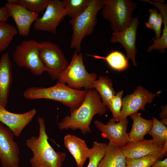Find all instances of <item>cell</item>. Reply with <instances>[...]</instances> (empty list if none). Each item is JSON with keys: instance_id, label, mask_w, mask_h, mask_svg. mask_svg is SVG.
<instances>
[{"instance_id": "cell-36", "label": "cell", "mask_w": 167, "mask_h": 167, "mask_svg": "<svg viewBox=\"0 0 167 167\" xmlns=\"http://www.w3.org/2000/svg\"><path fill=\"white\" fill-rule=\"evenodd\" d=\"M167 151V141H166L164 144V148L162 150L161 153L158 155L159 157L162 159L164 155L166 154Z\"/></svg>"}, {"instance_id": "cell-22", "label": "cell", "mask_w": 167, "mask_h": 167, "mask_svg": "<svg viewBox=\"0 0 167 167\" xmlns=\"http://www.w3.org/2000/svg\"><path fill=\"white\" fill-rule=\"evenodd\" d=\"M93 87L98 92L102 102L109 109L111 101L116 94L111 79L108 76L100 75L97 79L94 81Z\"/></svg>"}, {"instance_id": "cell-30", "label": "cell", "mask_w": 167, "mask_h": 167, "mask_svg": "<svg viewBox=\"0 0 167 167\" xmlns=\"http://www.w3.org/2000/svg\"><path fill=\"white\" fill-rule=\"evenodd\" d=\"M123 90L118 92L112 98L109 109L111 112L113 118L116 122L118 119L122 105V95Z\"/></svg>"}, {"instance_id": "cell-18", "label": "cell", "mask_w": 167, "mask_h": 167, "mask_svg": "<svg viewBox=\"0 0 167 167\" xmlns=\"http://www.w3.org/2000/svg\"><path fill=\"white\" fill-rule=\"evenodd\" d=\"M64 144L72 155L78 167H83L90 152L84 140L74 135L67 134L64 138Z\"/></svg>"}, {"instance_id": "cell-25", "label": "cell", "mask_w": 167, "mask_h": 167, "mask_svg": "<svg viewBox=\"0 0 167 167\" xmlns=\"http://www.w3.org/2000/svg\"><path fill=\"white\" fill-rule=\"evenodd\" d=\"M90 0H64L65 13L71 19L77 17L87 7Z\"/></svg>"}, {"instance_id": "cell-38", "label": "cell", "mask_w": 167, "mask_h": 167, "mask_svg": "<svg viewBox=\"0 0 167 167\" xmlns=\"http://www.w3.org/2000/svg\"><path fill=\"white\" fill-rule=\"evenodd\" d=\"M160 122L164 125H167V118L162 119Z\"/></svg>"}, {"instance_id": "cell-15", "label": "cell", "mask_w": 167, "mask_h": 167, "mask_svg": "<svg viewBox=\"0 0 167 167\" xmlns=\"http://www.w3.org/2000/svg\"><path fill=\"white\" fill-rule=\"evenodd\" d=\"M10 17L14 20L19 34L27 36L29 34L32 24L37 19L39 15L29 11L19 4H5Z\"/></svg>"}, {"instance_id": "cell-26", "label": "cell", "mask_w": 167, "mask_h": 167, "mask_svg": "<svg viewBox=\"0 0 167 167\" xmlns=\"http://www.w3.org/2000/svg\"><path fill=\"white\" fill-rule=\"evenodd\" d=\"M153 124L148 133L156 144L164 145L167 141V128L156 118H152Z\"/></svg>"}, {"instance_id": "cell-17", "label": "cell", "mask_w": 167, "mask_h": 167, "mask_svg": "<svg viewBox=\"0 0 167 167\" xmlns=\"http://www.w3.org/2000/svg\"><path fill=\"white\" fill-rule=\"evenodd\" d=\"M12 81L11 63L8 53L0 59V104L6 108Z\"/></svg>"}, {"instance_id": "cell-7", "label": "cell", "mask_w": 167, "mask_h": 167, "mask_svg": "<svg viewBox=\"0 0 167 167\" xmlns=\"http://www.w3.org/2000/svg\"><path fill=\"white\" fill-rule=\"evenodd\" d=\"M17 65L25 67L36 75H41L47 69L39 55V42L34 40L24 41L17 45L13 53Z\"/></svg>"}, {"instance_id": "cell-32", "label": "cell", "mask_w": 167, "mask_h": 167, "mask_svg": "<svg viewBox=\"0 0 167 167\" xmlns=\"http://www.w3.org/2000/svg\"><path fill=\"white\" fill-rule=\"evenodd\" d=\"M149 14L148 20L145 23V25L147 28L152 29L158 14L157 9L155 8L150 9Z\"/></svg>"}, {"instance_id": "cell-9", "label": "cell", "mask_w": 167, "mask_h": 167, "mask_svg": "<svg viewBox=\"0 0 167 167\" xmlns=\"http://www.w3.org/2000/svg\"><path fill=\"white\" fill-rule=\"evenodd\" d=\"M66 16L63 1L49 0L43 15L34 22V28L36 31L48 32L55 34L57 27Z\"/></svg>"}, {"instance_id": "cell-29", "label": "cell", "mask_w": 167, "mask_h": 167, "mask_svg": "<svg viewBox=\"0 0 167 167\" xmlns=\"http://www.w3.org/2000/svg\"><path fill=\"white\" fill-rule=\"evenodd\" d=\"M49 0H19V4L29 11L39 14L45 10Z\"/></svg>"}, {"instance_id": "cell-23", "label": "cell", "mask_w": 167, "mask_h": 167, "mask_svg": "<svg viewBox=\"0 0 167 167\" xmlns=\"http://www.w3.org/2000/svg\"><path fill=\"white\" fill-rule=\"evenodd\" d=\"M86 54L96 59L105 60L112 68L116 70L123 71L128 66V60L122 53L117 50L111 51L105 57L88 54Z\"/></svg>"}, {"instance_id": "cell-16", "label": "cell", "mask_w": 167, "mask_h": 167, "mask_svg": "<svg viewBox=\"0 0 167 167\" xmlns=\"http://www.w3.org/2000/svg\"><path fill=\"white\" fill-rule=\"evenodd\" d=\"M164 146L156 144L152 139H144L137 142H129L120 148L126 158H137L148 155H158Z\"/></svg>"}, {"instance_id": "cell-10", "label": "cell", "mask_w": 167, "mask_h": 167, "mask_svg": "<svg viewBox=\"0 0 167 167\" xmlns=\"http://www.w3.org/2000/svg\"><path fill=\"white\" fill-rule=\"evenodd\" d=\"M161 92L159 91L153 94L141 86H138L132 93L122 99V105L118 122L139 110L146 111V105L151 104L154 98Z\"/></svg>"}, {"instance_id": "cell-5", "label": "cell", "mask_w": 167, "mask_h": 167, "mask_svg": "<svg viewBox=\"0 0 167 167\" xmlns=\"http://www.w3.org/2000/svg\"><path fill=\"white\" fill-rule=\"evenodd\" d=\"M104 19L108 20L113 32L123 30L131 24L137 4L130 0H103Z\"/></svg>"}, {"instance_id": "cell-24", "label": "cell", "mask_w": 167, "mask_h": 167, "mask_svg": "<svg viewBox=\"0 0 167 167\" xmlns=\"http://www.w3.org/2000/svg\"><path fill=\"white\" fill-rule=\"evenodd\" d=\"M17 32L13 26L6 22H0V52L6 49Z\"/></svg>"}, {"instance_id": "cell-35", "label": "cell", "mask_w": 167, "mask_h": 167, "mask_svg": "<svg viewBox=\"0 0 167 167\" xmlns=\"http://www.w3.org/2000/svg\"><path fill=\"white\" fill-rule=\"evenodd\" d=\"M161 111L160 113V117L162 119L167 118V105L161 106Z\"/></svg>"}, {"instance_id": "cell-11", "label": "cell", "mask_w": 167, "mask_h": 167, "mask_svg": "<svg viewBox=\"0 0 167 167\" xmlns=\"http://www.w3.org/2000/svg\"><path fill=\"white\" fill-rule=\"evenodd\" d=\"M14 134L0 122V161L3 167H19V149L13 139Z\"/></svg>"}, {"instance_id": "cell-27", "label": "cell", "mask_w": 167, "mask_h": 167, "mask_svg": "<svg viewBox=\"0 0 167 167\" xmlns=\"http://www.w3.org/2000/svg\"><path fill=\"white\" fill-rule=\"evenodd\" d=\"M107 147V144L106 143L94 142L92 148L90 149L88 158L89 163L87 167H97L105 154Z\"/></svg>"}, {"instance_id": "cell-3", "label": "cell", "mask_w": 167, "mask_h": 167, "mask_svg": "<svg viewBox=\"0 0 167 167\" xmlns=\"http://www.w3.org/2000/svg\"><path fill=\"white\" fill-rule=\"evenodd\" d=\"M87 91L86 89H74L57 82L55 85L49 87L28 88L24 92L23 96L29 100L45 99L58 101L69 107L71 112L82 104Z\"/></svg>"}, {"instance_id": "cell-37", "label": "cell", "mask_w": 167, "mask_h": 167, "mask_svg": "<svg viewBox=\"0 0 167 167\" xmlns=\"http://www.w3.org/2000/svg\"><path fill=\"white\" fill-rule=\"evenodd\" d=\"M7 3L10 4H19V0H8Z\"/></svg>"}, {"instance_id": "cell-31", "label": "cell", "mask_w": 167, "mask_h": 167, "mask_svg": "<svg viewBox=\"0 0 167 167\" xmlns=\"http://www.w3.org/2000/svg\"><path fill=\"white\" fill-rule=\"evenodd\" d=\"M162 23H163V18L162 13L160 12L158 14L152 29L155 32L154 38L156 40L159 39L162 34L161 30Z\"/></svg>"}, {"instance_id": "cell-6", "label": "cell", "mask_w": 167, "mask_h": 167, "mask_svg": "<svg viewBox=\"0 0 167 167\" xmlns=\"http://www.w3.org/2000/svg\"><path fill=\"white\" fill-rule=\"evenodd\" d=\"M75 50L70 62L58 79V82L65 84L72 88L79 90L93 88V84L96 79V73H89L86 70L83 60V55Z\"/></svg>"}, {"instance_id": "cell-4", "label": "cell", "mask_w": 167, "mask_h": 167, "mask_svg": "<svg viewBox=\"0 0 167 167\" xmlns=\"http://www.w3.org/2000/svg\"><path fill=\"white\" fill-rule=\"evenodd\" d=\"M104 6L103 0H90L84 11L70 20L69 23L73 30L70 45L71 49H74L79 53L82 40L93 32L97 22L98 12Z\"/></svg>"}, {"instance_id": "cell-21", "label": "cell", "mask_w": 167, "mask_h": 167, "mask_svg": "<svg viewBox=\"0 0 167 167\" xmlns=\"http://www.w3.org/2000/svg\"><path fill=\"white\" fill-rule=\"evenodd\" d=\"M126 159L120 147L109 142L105 154L97 167H126Z\"/></svg>"}, {"instance_id": "cell-20", "label": "cell", "mask_w": 167, "mask_h": 167, "mask_svg": "<svg viewBox=\"0 0 167 167\" xmlns=\"http://www.w3.org/2000/svg\"><path fill=\"white\" fill-rule=\"evenodd\" d=\"M133 120L131 130L129 134L130 142H136L144 139V136L152 128V120H147L142 118L137 112L129 116Z\"/></svg>"}, {"instance_id": "cell-19", "label": "cell", "mask_w": 167, "mask_h": 167, "mask_svg": "<svg viewBox=\"0 0 167 167\" xmlns=\"http://www.w3.org/2000/svg\"><path fill=\"white\" fill-rule=\"evenodd\" d=\"M142 1L147 2L154 5L158 9L163 16L164 28L160 37L156 39L154 37L152 38L153 43L147 48V51L149 52L153 50L160 51L161 54L164 53L167 48V4H163V0H142Z\"/></svg>"}, {"instance_id": "cell-34", "label": "cell", "mask_w": 167, "mask_h": 167, "mask_svg": "<svg viewBox=\"0 0 167 167\" xmlns=\"http://www.w3.org/2000/svg\"><path fill=\"white\" fill-rule=\"evenodd\" d=\"M150 167H167V158L162 161L158 160Z\"/></svg>"}, {"instance_id": "cell-8", "label": "cell", "mask_w": 167, "mask_h": 167, "mask_svg": "<svg viewBox=\"0 0 167 167\" xmlns=\"http://www.w3.org/2000/svg\"><path fill=\"white\" fill-rule=\"evenodd\" d=\"M40 57L53 79H58L68 63L60 47L49 41L39 42Z\"/></svg>"}, {"instance_id": "cell-14", "label": "cell", "mask_w": 167, "mask_h": 167, "mask_svg": "<svg viewBox=\"0 0 167 167\" xmlns=\"http://www.w3.org/2000/svg\"><path fill=\"white\" fill-rule=\"evenodd\" d=\"M36 113V109L33 108L24 113H14L8 111L0 104V122L11 129L15 136L19 137Z\"/></svg>"}, {"instance_id": "cell-28", "label": "cell", "mask_w": 167, "mask_h": 167, "mask_svg": "<svg viewBox=\"0 0 167 167\" xmlns=\"http://www.w3.org/2000/svg\"><path fill=\"white\" fill-rule=\"evenodd\" d=\"M161 159L158 155H148L137 158H126V167H150Z\"/></svg>"}, {"instance_id": "cell-13", "label": "cell", "mask_w": 167, "mask_h": 167, "mask_svg": "<svg viewBox=\"0 0 167 167\" xmlns=\"http://www.w3.org/2000/svg\"><path fill=\"white\" fill-rule=\"evenodd\" d=\"M139 25L138 16L133 18L130 25L125 29L113 32L110 39L111 43L119 42L122 45L126 50L127 59L131 60L135 66L137 65L135 59L137 52L136 41Z\"/></svg>"}, {"instance_id": "cell-33", "label": "cell", "mask_w": 167, "mask_h": 167, "mask_svg": "<svg viewBox=\"0 0 167 167\" xmlns=\"http://www.w3.org/2000/svg\"><path fill=\"white\" fill-rule=\"evenodd\" d=\"M10 17L5 6L0 8V22H6Z\"/></svg>"}, {"instance_id": "cell-12", "label": "cell", "mask_w": 167, "mask_h": 167, "mask_svg": "<svg viewBox=\"0 0 167 167\" xmlns=\"http://www.w3.org/2000/svg\"><path fill=\"white\" fill-rule=\"evenodd\" d=\"M116 122L112 118L106 124L97 120L95 121L94 123L104 137L108 139L109 142L121 148L130 142L127 132L129 121L126 118L118 123Z\"/></svg>"}, {"instance_id": "cell-2", "label": "cell", "mask_w": 167, "mask_h": 167, "mask_svg": "<svg viewBox=\"0 0 167 167\" xmlns=\"http://www.w3.org/2000/svg\"><path fill=\"white\" fill-rule=\"evenodd\" d=\"M39 133L38 136H32L26 141L28 148L32 152L30 161L32 167H62L66 154L55 151L49 144L45 131L44 120L38 117Z\"/></svg>"}, {"instance_id": "cell-1", "label": "cell", "mask_w": 167, "mask_h": 167, "mask_svg": "<svg viewBox=\"0 0 167 167\" xmlns=\"http://www.w3.org/2000/svg\"><path fill=\"white\" fill-rule=\"evenodd\" d=\"M107 110L96 89H88L81 105L58 123V128L61 130L79 129L82 134H87L91 131L89 126L94 116L102 115Z\"/></svg>"}]
</instances>
